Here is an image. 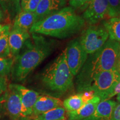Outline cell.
Returning <instances> with one entry per match:
<instances>
[{"label":"cell","mask_w":120,"mask_h":120,"mask_svg":"<svg viewBox=\"0 0 120 120\" xmlns=\"http://www.w3.org/2000/svg\"><path fill=\"white\" fill-rule=\"evenodd\" d=\"M85 103L81 94L79 93L65 99L63 102V106L67 112H73L80 109Z\"/></svg>","instance_id":"obj_20"},{"label":"cell","mask_w":120,"mask_h":120,"mask_svg":"<svg viewBox=\"0 0 120 120\" xmlns=\"http://www.w3.org/2000/svg\"><path fill=\"white\" fill-rule=\"evenodd\" d=\"M41 0H27L25 4L21 6L22 10L34 13Z\"/></svg>","instance_id":"obj_24"},{"label":"cell","mask_w":120,"mask_h":120,"mask_svg":"<svg viewBox=\"0 0 120 120\" xmlns=\"http://www.w3.org/2000/svg\"><path fill=\"white\" fill-rule=\"evenodd\" d=\"M107 15L111 18L120 17V0H108Z\"/></svg>","instance_id":"obj_23"},{"label":"cell","mask_w":120,"mask_h":120,"mask_svg":"<svg viewBox=\"0 0 120 120\" xmlns=\"http://www.w3.org/2000/svg\"><path fill=\"white\" fill-rule=\"evenodd\" d=\"M3 102H4V96H0V117L2 114V109H3Z\"/></svg>","instance_id":"obj_29"},{"label":"cell","mask_w":120,"mask_h":120,"mask_svg":"<svg viewBox=\"0 0 120 120\" xmlns=\"http://www.w3.org/2000/svg\"><path fill=\"white\" fill-rule=\"evenodd\" d=\"M9 85L14 88L19 94L23 106L24 114L29 120L32 116L34 105L40 94L37 92L19 84H10Z\"/></svg>","instance_id":"obj_10"},{"label":"cell","mask_w":120,"mask_h":120,"mask_svg":"<svg viewBox=\"0 0 120 120\" xmlns=\"http://www.w3.org/2000/svg\"><path fill=\"white\" fill-rule=\"evenodd\" d=\"M67 64L73 76H76L88 57L79 42V38L71 40L64 50Z\"/></svg>","instance_id":"obj_7"},{"label":"cell","mask_w":120,"mask_h":120,"mask_svg":"<svg viewBox=\"0 0 120 120\" xmlns=\"http://www.w3.org/2000/svg\"><path fill=\"white\" fill-rule=\"evenodd\" d=\"M3 106L12 120H28L23 112V106L19 94L9 85L4 93Z\"/></svg>","instance_id":"obj_8"},{"label":"cell","mask_w":120,"mask_h":120,"mask_svg":"<svg viewBox=\"0 0 120 120\" xmlns=\"http://www.w3.org/2000/svg\"><path fill=\"white\" fill-rule=\"evenodd\" d=\"M0 6L7 19L11 21L22 11L20 0H0Z\"/></svg>","instance_id":"obj_17"},{"label":"cell","mask_w":120,"mask_h":120,"mask_svg":"<svg viewBox=\"0 0 120 120\" xmlns=\"http://www.w3.org/2000/svg\"><path fill=\"white\" fill-rule=\"evenodd\" d=\"M14 58L0 57V76L7 77L11 72Z\"/></svg>","instance_id":"obj_22"},{"label":"cell","mask_w":120,"mask_h":120,"mask_svg":"<svg viewBox=\"0 0 120 120\" xmlns=\"http://www.w3.org/2000/svg\"><path fill=\"white\" fill-rule=\"evenodd\" d=\"M109 37L104 26L90 25L82 32L79 42L87 55H91L99 50L106 42Z\"/></svg>","instance_id":"obj_6"},{"label":"cell","mask_w":120,"mask_h":120,"mask_svg":"<svg viewBox=\"0 0 120 120\" xmlns=\"http://www.w3.org/2000/svg\"><path fill=\"white\" fill-rule=\"evenodd\" d=\"M112 120H120V103H117L113 109Z\"/></svg>","instance_id":"obj_27"},{"label":"cell","mask_w":120,"mask_h":120,"mask_svg":"<svg viewBox=\"0 0 120 120\" xmlns=\"http://www.w3.org/2000/svg\"><path fill=\"white\" fill-rule=\"evenodd\" d=\"M92 0H68L69 4L73 9L87 8Z\"/></svg>","instance_id":"obj_25"},{"label":"cell","mask_w":120,"mask_h":120,"mask_svg":"<svg viewBox=\"0 0 120 120\" xmlns=\"http://www.w3.org/2000/svg\"><path fill=\"white\" fill-rule=\"evenodd\" d=\"M27 1V0H21V6L23 5V4H25V2H26Z\"/></svg>","instance_id":"obj_33"},{"label":"cell","mask_w":120,"mask_h":120,"mask_svg":"<svg viewBox=\"0 0 120 120\" xmlns=\"http://www.w3.org/2000/svg\"><path fill=\"white\" fill-rule=\"evenodd\" d=\"M4 28H5V25H1V24H0V34H1V33L3 32V31H4Z\"/></svg>","instance_id":"obj_30"},{"label":"cell","mask_w":120,"mask_h":120,"mask_svg":"<svg viewBox=\"0 0 120 120\" xmlns=\"http://www.w3.org/2000/svg\"><path fill=\"white\" fill-rule=\"evenodd\" d=\"M117 101L120 103V94H117Z\"/></svg>","instance_id":"obj_34"},{"label":"cell","mask_w":120,"mask_h":120,"mask_svg":"<svg viewBox=\"0 0 120 120\" xmlns=\"http://www.w3.org/2000/svg\"><path fill=\"white\" fill-rule=\"evenodd\" d=\"M30 37L28 31L16 28H12L10 31L8 36V46L12 57L15 58L19 55L24 43Z\"/></svg>","instance_id":"obj_11"},{"label":"cell","mask_w":120,"mask_h":120,"mask_svg":"<svg viewBox=\"0 0 120 120\" xmlns=\"http://www.w3.org/2000/svg\"><path fill=\"white\" fill-rule=\"evenodd\" d=\"M64 2V0H41L34 12L37 22L61 9Z\"/></svg>","instance_id":"obj_14"},{"label":"cell","mask_w":120,"mask_h":120,"mask_svg":"<svg viewBox=\"0 0 120 120\" xmlns=\"http://www.w3.org/2000/svg\"><path fill=\"white\" fill-rule=\"evenodd\" d=\"M36 22L37 17L34 12L22 10L15 17L12 28L28 31Z\"/></svg>","instance_id":"obj_16"},{"label":"cell","mask_w":120,"mask_h":120,"mask_svg":"<svg viewBox=\"0 0 120 120\" xmlns=\"http://www.w3.org/2000/svg\"><path fill=\"white\" fill-rule=\"evenodd\" d=\"M101 98L94 96L92 100L85 103L80 109L73 112H67L69 120H82L90 117L94 113Z\"/></svg>","instance_id":"obj_15"},{"label":"cell","mask_w":120,"mask_h":120,"mask_svg":"<svg viewBox=\"0 0 120 120\" xmlns=\"http://www.w3.org/2000/svg\"><path fill=\"white\" fill-rule=\"evenodd\" d=\"M117 103L111 100L101 101L97 105L94 113L82 120H112V113Z\"/></svg>","instance_id":"obj_13"},{"label":"cell","mask_w":120,"mask_h":120,"mask_svg":"<svg viewBox=\"0 0 120 120\" xmlns=\"http://www.w3.org/2000/svg\"><path fill=\"white\" fill-rule=\"evenodd\" d=\"M120 62V43L109 38L99 50L88 56L77 73L76 87L78 92L88 91L98 73L116 70Z\"/></svg>","instance_id":"obj_1"},{"label":"cell","mask_w":120,"mask_h":120,"mask_svg":"<svg viewBox=\"0 0 120 120\" xmlns=\"http://www.w3.org/2000/svg\"><path fill=\"white\" fill-rule=\"evenodd\" d=\"M64 1H65V0H64Z\"/></svg>","instance_id":"obj_35"},{"label":"cell","mask_w":120,"mask_h":120,"mask_svg":"<svg viewBox=\"0 0 120 120\" xmlns=\"http://www.w3.org/2000/svg\"><path fill=\"white\" fill-rule=\"evenodd\" d=\"M116 70L118 71V72L119 73V74L120 75V62L119 63V64H118L117 67L116 68Z\"/></svg>","instance_id":"obj_32"},{"label":"cell","mask_w":120,"mask_h":120,"mask_svg":"<svg viewBox=\"0 0 120 120\" xmlns=\"http://www.w3.org/2000/svg\"><path fill=\"white\" fill-rule=\"evenodd\" d=\"M10 32V26L9 25H5V28L0 34V57H12L8 46V36Z\"/></svg>","instance_id":"obj_21"},{"label":"cell","mask_w":120,"mask_h":120,"mask_svg":"<svg viewBox=\"0 0 120 120\" xmlns=\"http://www.w3.org/2000/svg\"><path fill=\"white\" fill-rule=\"evenodd\" d=\"M58 107H63V102L60 99L49 96L40 95L34 105L30 119Z\"/></svg>","instance_id":"obj_12"},{"label":"cell","mask_w":120,"mask_h":120,"mask_svg":"<svg viewBox=\"0 0 120 120\" xmlns=\"http://www.w3.org/2000/svg\"><path fill=\"white\" fill-rule=\"evenodd\" d=\"M120 81V75L116 70L101 72L94 77L88 91H93L101 101L109 100L117 84Z\"/></svg>","instance_id":"obj_5"},{"label":"cell","mask_w":120,"mask_h":120,"mask_svg":"<svg viewBox=\"0 0 120 120\" xmlns=\"http://www.w3.org/2000/svg\"><path fill=\"white\" fill-rule=\"evenodd\" d=\"M8 87L7 77L0 76V95L4 94Z\"/></svg>","instance_id":"obj_26"},{"label":"cell","mask_w":120,"mask_h":120,"mask_svg":"<svg viewBox=\"0 0 120 120\" xmlns=\"http://www.w3.org/2000/svg\"><path fill=\"white\" fill-rule=\"evenodd\" d=\"M73 77L64 51L45 69L41 80L45 87L50 91L64 93L72 86Z\"/></svg>","instance_id":"obj_4"},{"label":"cell","mask_w":120,"mask_h":120,"mask_svg":"<svg viewBox=\"0 0 120 120\" xmlns=\"http://www.w3.org/2000/svg\"><path fill=\"white\" fill-rule=\"evenodd\" d=\"M83 17L71 7H64L36 22L30 32L58 38L72 36L81 30L85 25Z\"/></svg>","instance_id":"obj_2"},{"label":"cell","mask_w":120,"mask_h":120,"mask_svg":"<svg viewBox=\"0 0 120 120\" xmlns=\"http://www.w3.org/2000/svg\"><path fill=\"white\" fill-rule=\"evenodd\" d=\"M3 17H4V15H3L2 12L0 9V21H1V20L3 19Z\"/></svg>","instance_id":"obj_31"},{"label":"cell","mask_w":120,"mask_h":120,"mask_svg":"<svg viewBox=\"0 0 120 120\" xmlns=\"http://www.w3.org/2000/svg\"><path fill=\"white\" fill-rule=\"evenodd\" d=\"M33 120H65L66 109L58 107L34 117Z\"/></svg>","instance_id":"obj_19"},{"label":"cell","mask_w":120,"mask_h":120,"mask_svg":"<svg viewBox=\"0 0 120 120\" xmlns=\"http://www.w3.org/2000/svg\"><path fill=\"white\" fill-rule=\"evenodd\" d=\"M103 26L109 33V38L120 43V17L110 18Z\"/></svg>","instance_id":"obj_18"},{"label":"cell","mask_w":120,"mask_h":120,"mask_svg":"<svg viewBox=\"0 0 120 120\" xmlns=\"http://www.w3.org/2000/svg\"><path fill=\"white\" fill-rule=\"evenodd\" d=\"M108 12V0H92L83 14V19L90 25L96 24Z\"/></svg>","instance_id":"obj_9"},{"label":"cell","mask_w":120,"mask_h":120,"mask_svg":"<svg viewBox=\"0 0 120 120\" xmlns=\"http://www.w3.org/2000/svg\"><path fill=\"white\" fill-rule=\"evenodd\" d=\"M33 43L14 58L11 70L12 77L16 81H22L45 58L51 55L55 48L53 42L46 40L41 36L33 34Z\"/></svg>","instance_id":"obj_3"},{"label":"cell","mask_w":120,"mask_h":120,"mask_svg":"<svg viewBox=\"0 0 120 120\" xmlns=\"http://www.w3.org/2000/svg\"><path fill=\"white\" fill-rule=\"evenodd\" d=\"M120 94V81L118 82V83L117 84L116 86H115V88H114L113 92H112L111 94L109 96V98H110L112 97L115 96V95H117V94Z\"/></svg>","instance_id":"obj_28"}]
</instances>
